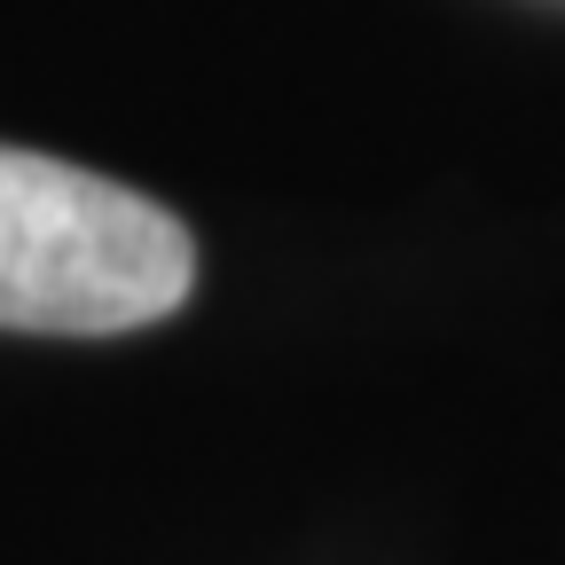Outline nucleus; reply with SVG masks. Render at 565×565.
I'll use <instances>...</instances> for the list:
<instances>
[{"instance_id": "nucleus-1", "label": "nucleus", "mask_w": 565, "mask_h": 565, "mask_svg": "<svg viewBox=\"0 0 565 565\" xmlns=\"http://www.w3.org/2000/svg\"><path fill=\"white\" fill-rule=\"evenodd\" d=\"M189 282L196 244L166 204L0 141V330L118 338L166 322Z\"/></svg>"}]
</instances>
